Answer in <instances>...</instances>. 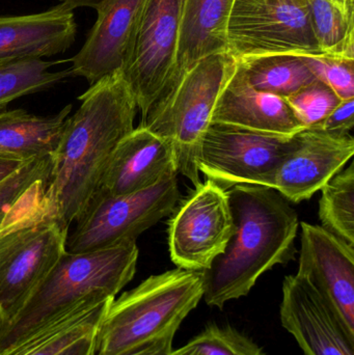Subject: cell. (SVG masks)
<instances>
[{"instance_id":"obj_14","label":"cell","mask_w":354,"mask_h":355,"mask_svg":"<svg viewBox=\"0 0 354 355\" xmlns=\"http://www.w3.org/2000/svg\"><path fill=\"white\" fill-rule=\"evenodd\" d=\"M280 319L305 355H354V338L305 275L285 277Z\"/></svg>"},{"instance_id":"obj_36","label":"cell","mask_w":354,"mask_h":355,"mask_svg":"<svg viewBox=\"0 0 354 355\" xmlns=\"http://www.w3.org/2000/svg\"><path fill=\"white\" fill-rule=\"evenodd\" d=\"M332 1L342 6L343 8L354 10V0H332Z\"/></svg>"},{"instance_id":"obj_24","label":"cell","mask_w":354,"mask_h":355,"mask_svg":"<svg viewBox=\"0 0 354 355\" xmlns=\"http://www.w3.org/2000/svg\"><path fill=\"white\" fill-rule=\"evenodd\" d=\"M55 64L58 62L43 60L0 62V112L18 98L46 91L72 76L70 69L49 71Z\"/></svg>"},{"instance_id":"obj_18","label":"cell","mask_w":354,"mask_h":355,"mask_svg":"<svg viewBox=\"0 0 354 355\" xmlns=\"http://www.w3.org/2000/svg\"><path fill=\"white\" fill-rule=\"evenodd\" d=\"M212 122L287 137L306 129L285 98L254 89L238 64L218 99Z\"/></svg>"},{"instance_id":"obj_20","label":"cell","mask_w":354,"mask_h":355,"mask_svg":"<svg viewBox=\"0 0 354 355\" xmlns=\"http://www.w3.org/2000/svg\"><path fill=\"white\" fill-rule=\"evenodd\" d=\"M72 105L54 116H42L26 110L0 112V154L23 160L52 157L62 139Z\"/></svg>"},{"instance_id":"obj_29","label":"cell","mask_w":354,"mask_h":355,"mask_svg":"<svg viewBox=\"0 0 354 355\" xmlns=\"http://www.w3.org/2000/svg\"><path fill=\"white\" fill-rule=\"evenodd\" d=\"M51 157L29 160L20 170L0 183V219L18 202L19 198L39 180L50 178Z\"/></svg>"},{"instance_id":"obj_26","label":"cell","mask_w":354,"mask_h":355,"mask_svg":"<svg viewBox=\"0 0 354 355\" xmlns=\"http://www.w3.org/2000/svg\"><path fill=\"white\" fill-rule=\"evenodd\" d=\"M305 128L318 126L342 100L324 81H313L285 98Z\"/></svg>"},{"instance_id":"obj_19","label":"cell","mask_w":354,"mask_h":355,"mask_svg":"<svg viewBox=\"0 0 354 355\" xmlns=\"http://www.w3.org/2000/svg\"><path fill=\"white\" fill-rule=\"evenodd\" d=\"M233 2L185 0L177 50L176 83L203 58L229 52L228 23Z\"/></svg>"},{"instance_id":"obj_34","label":"cell","mask_w":354,"mask_h":355,"mask_svg":"<svg viewBox=\"0 0 354 355\" xmlns=\"http://www.w3.org/2000/svg\"><path fill=\"white\" fill-rule=\"evenodd\" d=\"M108 0H60V3L74 10L77 8H91L97 10Z\"/></svg>"},{"instance_id":"obj_6","label":"cell","mask_w":354,"mask_h":355,"mask_svg":"<svg viewBox=\"0 0 354 355\" xmlns=\"http://www.w3.org/2000/svg\"><path fill=\"white\" fill-rule=\"evenodd\" d=\"M237 64L230 52L203 58L181 75L141 121V125L170 141L178 173L195 187L202 183L197 166L202 139Z\"/></svg>"},{"instance_id":"obj_35","label":"cell","mask_w":354,"mask_h":355,"mask_svg":"<svg viewBox=\"0 0 354 355\" xmlns=\"http://www.w3.org/2000/svg\"><path fill=\"white\" fill-rule=\"evenodd\" d=\"M172 355H202L201 352H197L193 346L191 344L187 343L186 345L183 347L179 348V349L174 350Z\"/></svg>"},{"instance_id":"obj_13","label":"cell","mask_w":354,"mask_h":355,"mask_svg":"<svg viewBox=\"0 0 354 355\" xmlns=\"http://www.w3.org/2000/svg\"><path fill=\"white\" fill-rule=\"evenodd\" d=\"M351 135L336 137L315 128L297 133V143L278 164L272 188L288 202L309 200L353 158Z\"/></svg>"},{"instance_id":"obj_16","label":"cell","mask_w":354,"mask_h":355,"mask_svg":"<svg viewBox=\"0 0 354 355\" xmlns=\"http://www.w3.org/2000/svg\"><path fill=\"white\" fill-rule=\"evenodd\" d=\"M143 0H108L97 10L87 41L71 58L72 76L95 85L124 69L135 23Z\"/></svg>"},{"instance_id":"obj_15","label":"cell","mask_w":354,"mask_h":355,"mask_svg":"<svg viewBox=\"0 0 354 355\" xmlns=\"http://www.w3.org/2000/svg\"><path fill=\"white\" fill-rule=\"evenodd\" d=\"M177 174L170 141L141 125L116 148L97 192L114 196L134 193Z\"/></svg>"},{"instance_id":"obj_22","label":"cell","mask_w":354,"mask_h":355,"mask_svg":"<svg viewBox=\"0 0 354 355\" xmlns=\"http://www.w3.org/2000/svg\"><path fill=\"white\" fill-rule=\"evenodd\" d=\"M238 69L254 89L283 98L317 80L306 55L297 54L239 58Z\"/></svg>"},{"instance_id":"obj_27","label":"cell","mask_w":354,"mask_h":355,"mask_svg":"<svg viewBox=\"0 0 354 355\" xmlns=\"http://www.w3.org/2000/svg\"><path fill=\"white\" fill-rule=\"evenodd\" d=\"M188 343L202 355H265L253 340L230 325L208 324Z\"/></svg>"},{"instance_id":"obj_8","label":"cell","mask_w":354,"mask_h":355,"mask_svg":"<svg viewBox=\"0 0 354 355\" xmlns=\"http://www.w3.org/2000/svg\"><path fill=\"white\" fill-rule=\"evenodd\" d=\"M185 0H143L123 73L141 118L177 78V50Z\"/></svg>"},{"instance_id":"obj_30","label":"cell","mask_w":354,"mask_h":355,"mask_svg":"<svg viewBox=\"0 0 354 355\" xmlns=\"http://www.w3.org/2000/svg\"><path fill=\"white\" fill-rule=\"evenodd\" d=\"M353 126L354 99H348L342 100L324 122L312 128L318 129L336 137H347L351 135Z\"/></svg>"},{"instance_id":"obj_4","label":"cell","mask_w":354,"mask_h":355,"mask_svg":"<svg viewBox=\"0 0 354 355\" xmlns=\"http://www.w3.org/2000/svg\"><path fill=\"white\" fill-rule=\"evenodd\" d=\"M48 182L33 184L0 225V322L20 311L67 252L69 225L46 194Z\"/></svg>"},{"instance_id":"obj_1","label":"cell","mask_w":354,"mask_h":355,"mask_svg":"<svg viewBox=\"0 0 354 355\" xmlns=\"http://www.w3.org/2000/svg\"><path fill=\"white\" fill-rule=\"evenodd\" d=\"M55 153L46 194L70 227L96 192L121 141L132 132L137 105L122 70L91 85L78 98Z\"/></svg>"},{"instance_id":"obj_25","label":"cell","mask_w":354,"mask_h":355,"mask_svg":"<svg viewBox=\"0 0 354 355\" xmlns=\"http://www.w3.org/2000/svg\"><path fill=\"white\" fill-rule=\"evenodd\" d=\"M322 227L354 246V164L340 171L321 189Z\"/></svg>"},{"instance_id":"obj_31","label":"cell","mask_w":354,"mask_h":355,"mask_svg":"<svg viewBox=\"0 0 354 355\" xmlns=\"http://www.w3.org/2000/svg\"><path fill=\"white\" fill-rule=\"evenodd\" d=\"M175 335L176 334H170L157 341L145 344L122 355H172L174 352L172 344H174Z\"/></svg>"},{"instance_id":"obj_32","label":"cell","mask_w":354,"mask_h":355,"mask_svg":"<svg viewBox=\"0 0 354 355\" xmlns=\"http://www.w3.org/2000/svg\"><path fill=\"white\" fill-rule=\"evenodd\" d=\"M99 329L85 336V338L73 344L68 349L64 350L60 355H96Z\"/></svg>"},{"instance_id":"obj_17","label":"cell","mask_w":354,"mask_h":355,"mask_svg":"<svg viewBox=\"0 0 354 355\" xmlns=\"http://www.w3.org/2000/svg\"><path fill=\"white\" fill-rule=\"evenodd\" d=\"M74 10L60 3L45 12L0 17V62L42 60L64 53L74 44Z\"/></svg>"},{"instance_id":"obj_33","label":"cell","mask_w":354,"mask_h":355,"mask_svg":"<svg viewBox=\"0 0 354 355\" xmlns=\"http://www.w3.org/2000/svg\"><path fill=\"white\" fill-rule=\"evenodd\" d=\"M29 160H23L15 156L0 154V183L20 170Z\"/></svg>"},{"instance_id":"obj_23","label":"cell","mask_w":354,"mask_h":355,"mask_svg":"<svg viewBox=\"0 0 354 355\" xmlns=\"http://www.w3.org/2000/svg\"><path fill=\"white\" fill-rule=\"evenodd\" d=\"M312 28L326 55L354 58V10L332 0H307Z\"/></svg>"},{"instance_id":"obj_12","label":"cell","mask_w":354,"mask_h":355,"mask_svg":"<svg viewBox=\"0 0 354 355\" xmlns=\"http://www.w3.org/2000/svg\"><path fill=\"white\" fill-rule=\"evenodd\" d=\"M297 273L305 275L354 338V246L321 225L301 223Z\"/></svg>"},{"instance_id":"obj_21","label":"cell","mask_w":354,"mask_h":355,"mask_svg":"<svg viewBox=\"0 0 354 355\" xmlns=\"http://www.w3.org/2000/svg\"><path fill=\"white\" fill-rule=\"evenodd\" d=\"M114 300L93 297L85 300L28 337L0 350V355H60L100 329Z\"/></svg>"},{"instance_id":"obj_9","label":"cell","mask_w":354,"mask_h":355,"mask_svg":"<svg viewBox=\"0 0 354 355\" xmlns=\"http://www.w3.org/2000/svg\"><path fill=\"white\" fill-rule=\"evenodd\" d=\"M228 47L238 60L272 54L326 55L314 35L307 0H234Z\"/></svg>"},{"instance_id":"obj_28","label":"cell","mask_w":354,"mask_h":355,"mask_svg":"<svg viewBox=\"0 0 354 355\" xmlns=\"http://www.w3.org/2000/svg\"><path fill=\"white\" fill-rule=\"evenodd\" d=\"M316 78L328 85L341 100L354 99V58L306 55Z\"/></svg>"},{"instance_id":"obj_11","label":"cell","mask_w":354,"mask_h":355,"mask_svg":"<svg viewBox=\"0 0 354 355\" xmlns=\"http://www.w3.org/2000/svg\"><path fill=\"white\" fill-rule=\"evenodd\" d=\"M233 232L228 191L207 180L183 200L170 218V259L178 268L206 270L224 252Z\"/></svg>"},{"instance_id":"obj_5","label":"cell","mask_w":354,"mask_h":355,"mask_svg":"<svg viewBox=\"0 0 354 355\" xmlns=\"http://www.w3.org/2000/svg\"><path fill=\"white\" fill-rule=\"evenodd\" d=\"M202 271L177 268L151 275L114 298L100 327L96 355H122L170 334L203 300Z\"/></svg>"},{"instance_id":"obj_2","label":"cell","mask_w":354,"mask_h":355,"mask_svg":"<svg viewBox=\"0 0 354 355\" xmlns=\"http://www.w3.org/2000/svg\"><path fill=\"white\" fill-rule=\"evenodd\" d=\"M234 232L203 273V300L212 308L247 296L261 275L294 259L299 215L280 192L260 185L227 189Z\"/></svg>"},{"instance_id":"obj_3","label":"cell","mask_w":354,"mask_h":355,"mask_svg":"<svg viewBox=\"0 0 354 355\" xmlns=\"http://www.w3.org/2000/svg\"><path fill=\"white\" fill-rule=\"evenodd\" d=\"M136 241L85 252H66L10 320L0 322V350L60 318L85 300L116 298L136 271Z\"/></svg>"},{"instance_id":"obj_7","label":"cell","mask_w":354,"mask_h":355,"mask_svg":"<svg viewBox=\"0 0 354 355\" xmlns=\"http://www.w3.org/2000/svg\"><path fill=\"white\" fill-rule=\"evenodd\" d=\"M179 200L177 175L125 196L96 192L68 235L67 252H91L136 241L141 233L170 214Z\"/></svg>"},{"instance_id":"obj_37","label":"cell","mask_w":354,"mask_h":355,"mask_svg":"<svg viewBox=\"0 0 354 355\" xmlns=\"http://www.w3.org/2000/svg\"><path fill=\"white\" fill-rule=\"evenodd\" d=\"M4 217H6V216H4ZM4 217H3V218L0 219V225H1L2 221H3Z\"/></svg>"},{"instance_id":"obj_10","label":"cell","mask_w":354,"mask_h":355,"mask_svg":"<svg viewBox=\"0 0 354 355\" xmlns=\"http://www.w3.org/2000/svg\"><path fill=\"white\" fill-rule=\"evenodd\" d=\"M297 143V135H274L211 122L204 133L197 166L224 189L236 185L272 188L278 164Z\"/></svg>"}]
</instances>
